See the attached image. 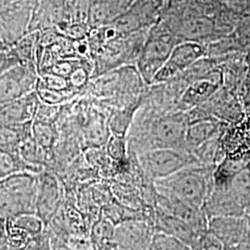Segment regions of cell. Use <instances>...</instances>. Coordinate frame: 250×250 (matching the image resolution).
<instances>
[{
    "label": "cell",
    "mask_w": 250,
    "mask_h": 250,
    "mask_svg": "<svg viewBox=\"0 0 250 250\" xmlns=\"http://www.w3.org/2000/svg\"><path fill=\"white\" fill-rule=\"evenodd\" d=\"M192 0H167V9L170 11H182L187 9Z\"/></svg>",
    "instance_id": "cell-31"
},
{
    "label": "cell",
    "mask_w": 250,
    "mask_h": 250,
    "mask_svg": "<svg viewBox=\"0 0 250 250\" xmlns=\"http://www.w3.org/2000/svg\"><path fill=\"white\" fill-rule=\"evenodd\" d=\"M149 250H190L191 249L186 243H184L170 233L162 231H157L152 235Z\"/></svg>",
    "instance_id": "cell-24"
},
{
    "label": "cell",
    "mask_w": 250,
    "mask_h": 250,
    "mask_svg": "<svg viewBox=\"0 0 250 250\" xmlns=\"http://www.w3.org/2000/svg\"><path fill=\"white\" fill-rule=\"evenodd\" d=\"M250 165V154L234 156L226 155L215 168V186H227L231 179L244 168Z\"/></svg>",
    "instance_id": "cell-17"
},
{
    "label": "cell",
    "mask_w": 250,
    "mask_h": 250,
    "mask_svg": "<svg viewBox=\"0 0 250 250\" xmlns=\"http://www.w3.org/2000/svg\"><path fill=\"white\" fill-rule=\"evenodd\" d=\"M138 161L144 172L154 181L168 177L189 165L200 163L192 152L174 147L145 150L139 154Z\"/></svg>",
    "instance_id": "cell-4"
},
{
    "label": "cell",
    "mask_w": 250,
    "mask_h": 250,
    "mask_svg": "<svg viewBox=\"0 0 250 250\" xmlns=\"http://www.w3.org/2000/svg\"><path fill=\"white\" fill-rule=\"evenodd\" d=\"M228 187L250 206V165L236 173L229 182Z\"/></svg>",
    "instance_id": "cell-26"
},
{
    "label": "cell",
    "mask_w": 250,
    "mask_h": 250,
    "mask_svg": "<svg viewBox=\"0 0 250 250\" xmlns=\"http://www.w3.org/2000/svg\"><path fill=\"white\" fill-rule=\"evenodd\" d=\"M33 121L20 125H0V150L19 151L20 145L32 135Z\"/></svg>",
    "instance_id": "cell-18"
},
{
    "label": "cell",
    "mask_w": 250,
    "mask_h": 250,
    "mask_svg": "<svg viewBox=\"0 0 250 250\" xmlns=\"http://www.w3.org/2000/svg\"><path fill=\"white\" fill-rule=\"evenodd\" d=\"M220 86V83L209 79L196 81L185 92L182 102L188 107L197 106L214 96Z\"/></svg>",
    "instance_id": "cell-19"
},
{
    "label": "cell",
    "mask_w": 250,
    "mask_h": 250,
    "mask_svg": "<svg viewBox=\"0 0 250 250\" xmlns=\"http://www.w3.org/2000/svg\"><path fill=\"white\" fill-rule=\"evenodd\" d=\"M167 24L178 36L181 42L194 41L202 43L216 35L214 20L200 12L189 13L180 20L176 19L172 24Z\"/></svg>",
    "instance_id": "cell-11"
},
{
    "label": "cell",
    "mask_w": 250,
    "mask_h": 250,
    "mask_svg": "<svg viewBox=\"0 0 250 250\" xmlns=\"http://www.w3.org/2000/svg\"><path fill=\"white\" fill-rule=\"evenodd\" d=\"M152 235L146 223L127 219L115 226L113 244L117 250H149Z\"/></svg>",
    "instance_id": "cell-12"
},
{
    "label": "cell",
    "mask_w": 250,
    "mask_h": 250,
    "mask_svg": "<svg viewBox=\"0 0 250 250\" xmlns=\"http://www.w3.org/2000/svg\"><path fill=\"white\" fill-rule=\"evenodd\" d=\"M192 250H224L222 242L208 230L199 234Z\"/></svg>",
    "instance_id": "cell-27"
},
{
    "label": "cell",
    "mask_w": 250,
    "mask_h": 250,
    "mask_svg": "<svg viewBox=\"0 0 250 250\" xmlns=\"http://www.w3.org/2000/svg\"><path fill=\"white\" fill-rule=\"evenodd\" d=\"M206 55V48L202 43L194 41H183L174 46L169 61L181 72L186 71L198 62Z\"/></svg>",
    "instance_id": "cell-15"
},
{
    "label": "cell",
    "mask_w": 250,
    "mask_h": 250,
    "mask_svg": "<svg viewBox=\"0 0 250 250\" xmlns=\"http://www.w3.org/2000/svg\"><path fill=\"white\" fill-rule=\"evenodd\" d=\"M230 1H243V0H230Z\"/></svg>",
    "instance_id": "cell-33"
},
{
    "label": "cell",
    "mask_w": 250,
    "mask_h": 250,
    "mask_svg": "<svg viewBox=\"0 0 250 250\" xmlns=\"http://www.w3.org/2000/svg\"><path fill=\"white\" fill-rule=\"evenodd\" d=\"M188 126V122L181 114L157 118L150 126V135L154 142L153 148L174 147L188 149L186 144Z\"/></svg>",
    "instance_id": "cell-7"
},
{
    "label": "cell",
    "mask_w": 250,
    "mask_h": 250,
    "mask_svg": "<svg viewBox=\"0 0 250 250\" xmlns=\"http://www.w3.org/2000/svg\"><path fill=\"white\" fill-rule=\"evenodd\" d=\"M180 72H182L173 63L170 62L168 60L163 64V66L159 70V72H157L152 83H161L168 82L170 79L174 78L175 76H177Z\"/></svg>",
    "instance_id": "cell-28"
},
{
    "label": "cell",
    "mask_w": 250,
    "mask_h": 250,
    "mask_svg": "<svg viewBox=\"0 0 250 250\" xmlns=\"http://www.w3.org/2000/svg\"><path fill=\"white\" fill-rule=\"evenodd\" d=\"M214 166L196 163L155 181L157 192L203 208L214 187Z\"/></svg>",
    "instance_id": "cell-1"
},
{
    "label": "cell",
    "mask_w": 250,
    "mask_h": 250,
    "mask_svg": "<svg viewBox=\"0 0 250 250\" xmlns=\"http://www.w3.org/2000/svg\"><path fill=\"white\" fill-rule=\"evenodd\" d=\"M37 174L22 171L0 180V223L36 213Z\"/></svg>",
    "instance_id": "cell-2"
},
{
    "label": "cell",
    "mask_w": 250,
    "mask_h": 250,
    "mask_svg": "<svg viewBox=\"0 0 250 250\" xmlns=\"http://www.w3.org/2000/svg\"><path fill=\"white\" fill-rule=\"evenodd\" d=\"M61 200L62 189L57 177L45 170L38 173L36 214L44 221L45 226L57 214Z\"/></svg>",
    "instance_id": "cell-10"
},
{
    "label": "cell",
    "mask_w": 250,
    "mask_h": 250,
    "mask_svg": "<svg viewBox=\"0 0 250 250\" xmlns=\"http://www.w3.org/2000/svg\"><path fill=\"white\" fill-rule=\"evenodd\" d=\"M36 92L42 103L51 106H59L62 102L70 99L72 91H58L46 87L39 79L36 83Z\"/></svg>",
    "instance_id": "cell-25"
},
{
    "label": "cell",
    "mask_w": 250,
    "mask_h": 250,
    "mask_svg": "<svg viewBox=\"0 0 250 250\" xmlns=\"http://www.w3.org/2000/svg\"><path fill=\"white\" fill-rule=\"evenodd\" d=\"M250 204L227 186H215L203 205L208 219L223 216H246Z\"/></svg>",
    "instance_id": "cell-9"
},
{
    "label": "cell",
    "mask_w": 250,
    "mask_h": 250,
    "mask_svg": "<svg viewBox=\"0 0 250 250\" xmlns=\"http://www.w3.org/2000/svg\"><path fill=\"white\" fill-rule=\"evenodd\" d=\"M88 80V73L83 67L76 66L70 74L68 81L72 89H80Z\"/></svg>",
    "instance_id": "cell-30"
},
{
    "label": "cell",
    "mask_w": 250,
    "mask_h": 250,
    "mask_svg": "<svg viewBox=\"0 0 250 250\" xmlns=\"http://www.w3.org/2000/svg\"><path fill=\"white\" fill-rule=\"evenodd\" d=\"M6 222L12 224L14 227L25 232L31 237L38 235L45 231V223L36 213L19 215L9 219Z\"/></svg>",
    "instance_id": "cell-23"
},
{
    "label": "cell",
    "mask_w": 250,
    "mask_h": 250,
    "mask_svg": "<svg viewBox=\"0 0 250 250\" xmlns=\"http://www.w3.org/2000/svg\"><path fill=\"white\" fill-rule=\"evenodd\" d=\"M40 104L36 90L21 99L0 106V125H20L34 121Z\"/></svg>",
    "instance_id": "cell-13"
},
{
    "label": "cell",
    "mask_w": 250,
    "mask_h": 250,
    "mask_svg": "<svg viewBox=\"0 0 250 250\" xmlns=\"http://www.w3.org/2000/svg\"><path fill=\"white\" fill-rule=\"evenodd\" d=\"M221 125L215 120H198L188 124L186 144L189 151L192 152L201 144L210 138L220 135Z\"/></svg>",
    "instance_id": "cell-16"
},
{
    "label": "cell",
    "mask_w": 250,
    "mask_h": 250,
    "mask_svg": "<svg viewBox=\"0 0 250 250\" xmlns=\"http://www.w3.org/2000/svg\"><path fill=\"white\" fill-rule=\"evenodd\" d=\"M38 77L28 65L10 67L0 74V106L36 90Z\"/></svg>",
    "instance_id": "cell-6"
},
{
    "label": "cell",
    "mask_w": 250,
    "mask_h": 250,
    "mask_svg": "<svg viewBox=\"0 0 250 250\" xmlns=\"http://www.w3.org/2000/svg\"><path fill=\"white\" fill-rule=\"evenodd\" d=\"M181 41L168 24L158 21L150 28L138 59V71L146 83H152L174 46Z\"/></svg>",
    "instance_id": "cell-3"
},
{
    "label": "cell",
    "mask_w": 250,
    "mask_h": 250,
    "mask_svg": "<svg viewBox=\"0 0 250 250\" xmlns=\"http://www.w3.org/2000/svg\"><path fill=\"white\" fill-rule=\"evenodd\" d=\"M208 230L222 242L224 250H250V222L246 216L212 217Z\"/></svg>",
    "instance_id": "cell-5"
},
{
    "label": "cell",
    "mask_w": 250,
    "mask_h": 250,
    "mask_svg": "<svg viewBox=\"0 0 250 250\" xmlns=\"http://www.w3.org/2000/svg\"><path fill=\"white\" fill-rule=\"evenodd\" d=\"M43 170L44 169L28 164L21 158L19 151L0 150V180L22 171H29L38 174Z\"/></svg>",
    "instance_id": "cell-20"
},
{
    "label": "cell",
    "mask_w": 250,
    "mask_h": 250,
    "mask_svg": "<svg viewBox=\"0 0 250 250\" xmlns=\"http://www.w3.org/2000/svg\"><path fill=\"white\" fill-rule=\"evenodd\" d=\"M246 217H247V218H248V219L250 220V208H249V209H248V211H247V214H246Z\"/></svg>",
    "instance_id": "cell-32"
},
{
    "label": "cell",
    "mask_w": 250,
    "mask_h": 250,
    "mask_svg": "<svg viewBox=\"0 0 250 250\" xmlns=\"http://www.w3.org/2000/svg\"><path fill=\"white\" fill-rule=\"evenodd\" d=\"M158 209L172 215L184 221L192 227L197 234L208 231V218L207 217L203 208L188 203L176 197L163 195L158 192L157 196Z\"/></svg>",
    "instance_id": "cell-8"
},
{
    "label": "cell",
    "mask_w": 250,
    "mask_h": 250,
    "mask_svg": "<svg viewBox=\"0 0 250 250\" xmlns=\"http://www.w3.org/2000/svg\"><path fill=\"white\" fill-rule=\"evenodd\" d=\"M32 135L47 154H51L58 138L54 123L34 119L32 124Z\"/></svg>",
    "instance_id": "cell-21"
},
{
    "label": "cell",
    "mask_w": 250,
    "mask_h": 250,
    "mask_svg": "<svg viewBox=\"0 0 250 250\" xmlns=\"http://www.w3.org/2000/svg\"><path fill=\"white\" fill-rule=\"evenodd\" d=\"M156 228L157 231L167 232L177 237L186 243L191 250L193 249V246L198 236L195 230L184 221L175 216L165 213L160 209L157 211Z\"/></svg>",
    "instance_id": "cell-14"
},
{
    "label": "cell",
    "mask_w": 250,
    "mask_h": 250,
    "mask_svg": "<svg viewBox=\"0 0 250 250\" xmlns=\"http://www.w3.org/2000/svg\"><path fill=\"white\" fill-rule=\"evenodd\" d=\"M115 225L107 218L102 217L94 224L91 232V243L92 246L98 249H115L113 244Z\"/></svg>",
    "instance_id": "cell-22"
},
{
    "label": "cell",
    "mask_w": 250,
    "mask_h": 250,
    "mask_svg": "<svg viewBox=\"0 0 250 250\" xmlns=\"http://www.w3.org/2000/svg\"><path fill=\"white\" fill-rule=\"evenodd\" d=\"M108 156L116 161H120L124 158L125 153V146L124 141L120 136L112 135L107 143V147Z\"/></svg>",
    "instance_id": "cell-29"
}]
</instances>
